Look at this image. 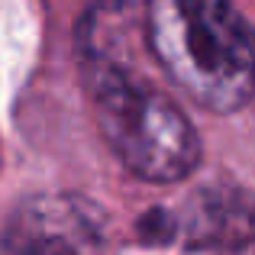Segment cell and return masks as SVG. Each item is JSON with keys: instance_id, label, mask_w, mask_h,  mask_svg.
I'll list each match as a JSON object with an SVG mask.
<instances>
[{"instance_id": "obj_2", "label": "cell", "mask_w": 255, "mask_h": 255, "mask_svg": "<svg viewBox=\"0 0 255 255\" xmlns=\"http://www.w3.org/2000/svg\"><path fill=\"white\" fill-rule=\"evenodd\" d=\"M87 91L107 145L136 178L174 184L197 168V132L168 94L113 62L94 65Z\"/></svg>"}, {"instance_id": "obj_3", "label": "cell", "mask_w": 255, "mask_h": 255, "mask_svg": "<svg viewBox=\"0 0 255 255\" xmlns=\"http://www.w3.org/2000/svg\"><path fill=\"white\" fill-rule=\"evenodd\" d=\"M0 255H107V217L81 194H36L6 220Z\"/></svg>"}, {"instance_id": "obj_1", "label": "cell", "mask_w": 255, "mask_h": 255, "mask_svg": "<svg viewBox=\"0 0 255 255\" xmlns=\"http://www.w3.org/2000/svg\"><path fill=\"white\" fill-rule=\"evenodd\" d=\"M155 62L194 104L236 113L252 100V32L236 0H145Z\"/></svg>"}]
</instances>
